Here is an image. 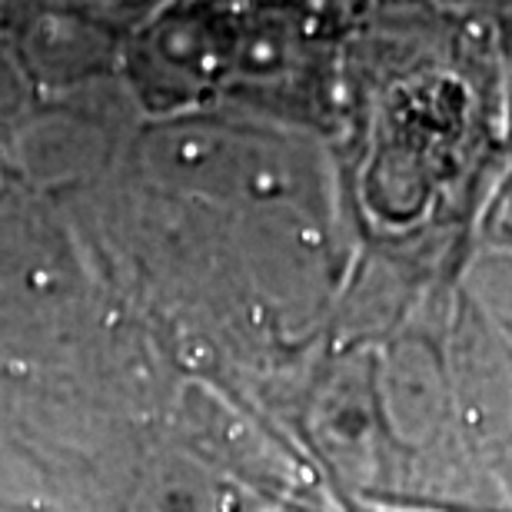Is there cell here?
Listing matches in <instances>:
<instances>
[{
  "instance_id": "1",
  "label": "cell",
  "mask_w": 512,
  "mask_h": 512,
  "mask_svg": "<svg viewBox=\"0 0 512 512\" xmlns=\"http://www.w3.org/2000/svg\"><path fill=\"white\" fill-rule=\"evenodd\" d=\"M0 512H10V509H0Z\"/></svg>"
}]
</instances>
